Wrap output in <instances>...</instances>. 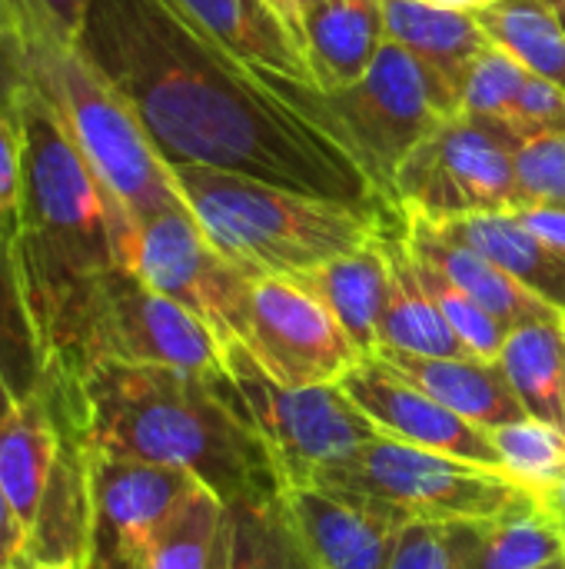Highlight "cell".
Returning a JSON list of instances; mask_svg holds the SVG:
<instances>
[{
	"label": "cell",
	"instance_id": "5",
	"mask_svg": "<svg viewBox=\"0 0 565 569\" xmlns=\"http://www.w3.org/2000/svg\"><path fill=\"white\" fill-rule=\"evenodd\" d=\"M256 73L280 100L340 140L390 203L393 177L406 153L463 110L460 90L433 63L396 40H383L370 70L340 90H320L273 70Z\"/></svg>",
	"mask_w": 565,
	"mask_h": 569
},
{
	"label": "cell",
	"instance_id": "22",
	"mask_svg": "<svg viewBox=\"0 0 565 569\" xmlns=\"http://www.w3.org/2000/svg\"><path fill=\"white\" fill-rule=\"evenodd\" d=\"M210 569H320L300 540L283 493H246L223 507V527Z\"/></svg>",
	"mask_w": 565,
	"mask_h": 569
},
{
	"label": "cell",
	"instance_id": "23",
	"mask_svg": "<svg viewBox=\"0 0 565 569\" xmlns=\"http://www.w3.org/2000/svg\"><path fill=\"white\" fill-rule=\"evenodd\" d=\"M383 250L390 260V300L380 320V347L416 357H473L456 330L446 323L433 297L423 290L413 253L403 240V227H386Z\"/></svg>",
	"mask_w": 565,
	"mask_h": 569
},
{
	"label": "cell",
	"instance_id": "9",
	"mask_svg": "<svg viewBox=\"0 0 565 569\" xmlns=\"http://www.w3.org/2000/svg\"><path fill=\"white\" fill-rule=\"evenodd\" d=\"M223 377L236 407L263 440L280 487L316 483L380 437L340 383L283 387L243 343L223 347Z\"/></svg>",
	"mask_w": 565,
	"mask_h": 569
},
{
	"label": "cell",
	"instance_id": "17",
	"mask_svg": "<svg viewBox=\"0 0 565 569\" xmlns=\"http://www.w3.org/2000/svg\"><path fill=\"white\" fill-rule=\"evenodd\" d=\"M403 220H406L403 240H406L410 253L416 260L436 267L440 273H446L460 290H466L506 330H516L526 323H543V320H565L559 307H553L549 300H543L539 293L523 287L516 277H509L503 267H496L473 247L446 237L440 227H433L430 220H423L416 213H403Z\"/></svg>",
	"mask_w": 565,
	"mask_h": 569
},
{
	"label": "cell",
	"instance_id": "11",
	"mask_svg": "<svg viewBox=\"0 0 565 569\" xmlns=\"http://www.w3.org/2000/svg\"><path fill=\"white\" fill-rule=\"evenodd\" d=\"M93 363H153L220 377L223 347L186 307L153 290L130 267H113L93 287L70 353L50 370L77 373Z\"/></svg>",
	"mask_w": 565,
	"mask_h": 569
},
{
	"label": "cell",
	"instance_id": "21",
	"mask_svg": "<svg viewBox=\"0 0 565 569\" xmlns=\"http://www.w3.org/2000/svg\"><path fill=\"white\" fill-rule=\"evenodd\" d=\"M310 297H316L343 333L356 343L363 357H373L380 347V320L390 300V260L383 250V237L373 247L336 257L316 270L293 277Z\"/></svg>",
	"mask_w": 565,
	"mask_h": 569
},
{
	"label": "cell",
	"instance_id": "12",
	"mask_svg": "<svg viewBox=\"0 0 565 569\" xmlns=\"http://www.w3.org/2000/svg\"><path fill=\"white\" fill-rule=\"evenodd\" d=\"M127 267L153 290L200 317L220 347L243 343L250 323L253 277L233 267L200 230L186 207L163 210L137 223Z\"/></svg>",
	"mask_w": 565,
	"mask_h": 569
},
{
	"label": "cell",
	"instance_id": "33",
	"mask_svg": "<svg viewBox=\"0 0 565 569\" xmlns=\"http://www.w3.org/2000/svg\"><path fill=\"white\" fill-rule=\"evenodd\" d=\"M473 523H406L386 569H470Z\"/></svg>",
	"mask_w": 565,
	"mask_h": 569
},
{
	"label": "cell",
	"instance_id": "43",
	"mask_svg": "<svg viewBox=\"0 0 565 569\" xmlns=\"http://www.w3.org/2000/svg\"><path fill=\"white\" fill-rule=\"evenodd\" d=\"M10 7L17 10V17H20V23H23V30H27V37H30V47L40 43V40H47V37H53L50 27H47V20H43V13L37 10L33 0H10ZM53 40H57V37H53Z\"/></svg>",
	"mask_w": 565,
	"mask_h": 569
},
{
	"label": "cell",
	"instance_id": "38",
	"mask_svg": "<svg viewBox=\"0 0 565 569\" xmlns=\"http://www.w3.org/2000/svg\"><path fill=\"white\" fill-rule=\"evenodd\" d=\"M23 193V133L13 113L0 110V233L10 240L17 230Z\"/></svg>",
	"mask_w": 565,
	"mask_h": 569
},
{
	"label": "cell",
	"instance_id": "15",
	"mask_svg": "<svg viewBox=\"0 0 565 569\" xmlns=\"http://www.w3.org/2000/svg\"><path fill=\"white\" fill-rule=\"evenodd\" d=\"M340 387L383 437L500 470V453L483 427L426 397L380 357H363Z\"/></svg>",
	"mask_w": 565,
	"mask_h": 569
},
{
	"label": "cell",
	"instance_id": "1",
	"mask_svg": "<svg viewBox=\"0 0 565 569\" xmlns=\"http://www.w3.org/2000/svg\"><path fill=\"white\" fill-rule=\"evenodd\" d=\"M73 50L127 100L160 157L363 210L393 207L363 163L163 0H87Z\"/></svg>",
	"mask_w": 565,
	"mask_h": 569
},
{
	"label": "cell",
	"instance_id": "30",
	"mask_svg": "<svg viewBox=\"0 0 565 569\" xmlns=\"http://www.w3.org/2000/svg\"><path fill=\"white\" fill-rule=\"evenodd\" d=\"M226 500L216 497L206 483H193L183 500L163 520L147 569H210L216 557V540L223 527Z\"/></svg>",
	"mask_w": 565,
	"mask_h": 569
},
{
	"label": "cell",
	"instance_id": "52",
	"mask_svg": "<svg viewBox=\"0 0 565 569\" xmlns=\"http://www.w3.org/2000/svg\"><path fill=\"white\" fill-rule=\"evenodd\" d=\"M483 3H490V0H483ZM483 3H480V7H483Z\"/></svg>",
	"mask_w": 565,
	"mask_h": 569
},
{
	"label": "cell",
	"instance_id": "6",
	"mask_svg": "<svg viewBox=\"0 0 565 569\" xmlns=\"http://www.w3.org/2000/svg\"><path fill=\"white\" fill-rule=\"evenodd\" d=\"M0 487L23 527L27 567L83 569L90 447L63 387L50 373L40 393L0 420Z\"/></svg>",
	"mask_w": 565,
	"mask_h": 569
},
{
	"label": "cell",
	"instance_id": "46",
	"mask_svg": "<svg viewBox=\"0 0 565 569\" xmlns=\"http://www.w3.org/2000/svg\"><path fill=\"white\" fill-rule=\"evenodd\" d=\"M316 3H323V0H300V10L306 13V10H310V7H316Z\"/></svg>",
	"mask_w": 565,
	"mask_h": 569
},
{
	"label": "cell",
	"instance_id": "26",
	"mask_svg": "<svg viewBox=\"0 0 565 569\" xmlns=\"http://www.w3.org/2000/svg\"><path fill=\"white\" fill-rule=\"evenodd\" d=\"M486 40L565 90V23L549 0H490L473 10Z\"/></svg>",
	"mask_w": 565,
	"mask_h": 569
},
{
	"label": "cell",
	"instance_id": "37",
	"mask_svg": "<svg viewBox=\"0 0 565 569\" xmlns=\"http://www.w3.org/2000/svg\"><path fill=\"white\" fill-rule=\"evenodd\" d=\"M506 120L516 127L523 140L565 130V90L539 73H529Z\"/></svg>",
	"mask_w": 565,
	"mask_h": 569
},
{
	"label": "cell",
	"instance_id": "49",
	"mask_svg": "<svg viewBox=\"0 0 565 569\" xmlns=\"http://www.w3.org/2000/svg\"><path fill=\"white\" fill-rule=\"evenodd\" d=\"M17 569H43V567H27V563H20V567Z\"/></svg>",
	"mask_w": 565,
	"mask_h": 569
},
{
	"label": "cell",
	"instance_id": "51",
	"mask_svg": "<svg viewBox=\"0 0 565 569\" xmlns=\"http://www.w3.org/2000/svg\"><path fill=\"white\" fill-rule=\"evenodd\" d=\"M549 3H556V7H559V3H565V0H549Z\"/></svg>",
	"mask_w": 565,
	"mask_h": 569
},
{
	"label": "cell",
	"instance_id": "50",
	"mask_svg": "<svg viewBox=\"0 0 565 569\" xmlns=\"http://www.w3.org/2000/svg\"><path fill=\"white\" fill-rule=\"evenodd\" d=\"M563 430H565V397H563Z\"/></svg>",
	"mask_w": 565,
	"mask_h": 569
},
{
	"label": "cell",
	"instance_id": "16",
	"mask_svg": "<svg viewBox=\"0 0 565 569\" xmlns=\"http://www.w3.org/2000/svg\"><path fill=\"white\" fill-rule=\"evenodd\" d=\"M280 493L320 569H386L396 537L406 527L390 510L323 483H296Z\"/></svg>",
	"mask_w": 565,
	"mask_h": 569
},
{
	"label": "cell",
	"instance_id": "32",
	"mask_svg": "<svg viewBox=\"0 0 565 569\" xmlns=\"http://www.w3.org/2000/svg\"><path fill=\"white\" fill-rule=\"evenodd\" d=\"M413 263H416V277H420L423 290L433 297V303L440 307L446 323L456 330V337L466 343V350L473 357L496 360L506 337H509V330L493 313H486L466 290H460L446 273H440L436 267H430V263H423L416 257H413Z\"/></svg>",
	"mask_w": 565,
	"mask_h": 569
},
{
	"label": "cell",
	"instance_id": "10",
	"mask_svg": "<svg viewBox=\"0 0 565 569\" xmlns=\"http://www.w3.org/2000/svg\"><path fill=\"white\" fill-rule=\"evenodd\" d=\"M519 143L506 117L460 110L406 153L393 177V203L433 223L513 210L526 203L516 177Z\"/></svg>",
	"mask_w": 565,
	"mask_h": 569
},
{
	"label": "cell",
	"instance_id": "42",
	"mask_svg": "<svg viewBox=\"0 0 565 569\" xmlns=\"http://www.w3.org/2000/svg\"><path fill=\"white\" fill-rule=\"evenodd\" d=\"M536 510H539L546 520H553V523L565 533V473L553 483V487H546L543 493H536Z\"/></svg>",
	"mask_w": 565,
	"mask_h": 569
},
{
	"label": "cell",
	"instance_id": "40",
	"mask_svg": "<svg viewBox=\"0 0 565 569\" xmlns=\"http://www.w3.org/2000/svg\"><path fill=\"white\" fill-rule=\"evenodd\" d=\"M33 3H37V10L43 13L50 33H53L57 40H63V43H73L87 0H33Z\"/></svg>",
	"mask_w": 565,
	"mask_h": 569
},
{
	"label": "cell",
	"instance_id": "41",
	"mask_svg": "<svg viewBox=\"0 0 565 569\" xmlns=\"http://www.w3.org/2000/svg\"><path fill=\"white\" fill-rule=\"evenodd\" d=\"M23 547H27L23 527H20V520H17V513H13V507H10V500H7V493L0 487V569L20 567L23 563Z\"/></svg>",
	"mask_w": 565,
	"mask_h": 569
},
{
	"label": "cell",
	"instance_id": "35",
	"mask_svg": "<svg viewBox=\"0 0 565 569\" xmlns=\"http://www.w3.org/2000/svg\"><path fill=\"white\" fill-rule=\"evenodd\" d=\"M516 177L526 203L565 207V130L523 140L516 150Z\"/></svg>",
	"mask_w": 565,
	"mask_h": 569
},
{
	"label": "cell",
	"instance_id": "3",
	"mask_svg": "<svg viewBox=\"0 0 565 569\" xmlns=\"http://www.w3.org/2000/svg\"><path fill=\"white\" fill-rule=\"evenodd\" d=\"M17 123L23 133V193L10 243L53 367L70 353L97 280L127 267L137 227L100 187L37 87L23 93Z\"/></svg>",
	"mask_w": 565,
	"mask_h": 569
},
{
	"label": "cell",
	"instance_id": "45",
	"mask_svg": "<svg viewBox=\"0 0 565 569\" xmlns=\"http://www.w3.org/2000/svg\"><path fill=\"white\" fill-rule=\"evenodd\" d=\"M13 407H17V397L10 393V387H7V380L0 373V420H7L13 413Z\"/></svg>",
	"mask_w": 565,
	"mask_h": 569
},
{
	"label": "cell",
	"instance_id": "25",
	"mask_svg": "<svg viewBox=\"0 0 565 569\" xmlns=\"http://www.w3.org/2000/svg\"><path fill=\"white\" fill-rule=\"evenodd\" d=\"M383 17L386 40H396L433 63L456 90H463L470 67L490 47L473 10L433 0H383Z\"/></svg>",
	"mask_w": 565,
	"mask_h": 569
},
{
	"label": "cell",
	"instance_id": "13",
	"mask_svg": "<svg viewBox=\"0 0 565 569\" xmlns=\"http://www.w3.org/2000/svg\"><path fill=\"white\" fill-rule=\"evenodd\" d=\"M243 347L283 387H330L363 360L333 313L283 277L253 280Z\"/></svg>",
	"mask_w": 565,
	"mask_h": 569
},
{
	"label": "cell",
	"instance_id": "44",
	"mask_svg": "<svg viewBox=\"0 0 565 569\" xmlns=\"http://www.w3.org/2000/svg\"><path fill=\"white\" fill-rule=\"evenodd\" d=\"M280 20H283V27L296 37V43L303 47V53H306V43H303V10H300V0H263Z\"/></svg>",
	"mask_w": 565,
	"mask_h": 569
},
{
	"label": "cell",
	"instance_id": "4",
	"mask_svg": "<svg viewBox=\"0 0 565 569\" xmlns=\"http://www.w3.org/2000/svg\"><path fill=\"white\" fill-rule=\"evenodd\" d=\"M170 173L206 240L253 280H293L373 247L386 233V220L400 213L306 197L200 163H173Z\"/></svg>",
	"mask_w": 565,
	"mask_h": 569
},
{
	"label": "cell",
	"instance_id": "19",
	"mask_svg": "<svg viewBox=\"0 0 565 569\" xmlns=\"http://www.w3.org/2000/svg\"><path fill=\"white\" fill-rule=\"evenodd\" d=\"M193 30L253 70H273L316 87L303 47L263 0H163Z\"/></svg>",
	"mask_w": 565,
	"mask_h": 569
},
{
	"label": "cell",
	"instance_id": "24",
	"mask_svg": "<svg viewBox=\"0 0 565 569\" xmlns=\"http://www.w3.org/2000/svg\"><path fill=\"white\" fill-rule=\"evenodd\" d=\"M433 227L473 247L476 253L503 267L509 277H516L523 287H529L533 293H539L543 300H549L565 313V257L546 247L536 233H529L509 210L440 220Z\"/></svg>",
	"mask_w": 565,
	"mask_h": 569
},
{
	"label": "cell",
	"instance_id": "29",
	"mask_svg": "<svg viewBox=\"0 0 565 569\" xmlns=\"http://www.w3.org/2000/svg\"><path fill=\"white\" fill-rule=\"evenodd\" d=\"M565 557V533L536 507L470 527V569H543Z\"/></svg>",
	"mask_w": 565,
	"mask_h": 569
},
{
	"label": "cell",
	"instance_id": "14",
	"mask_svg": "<svg viewBox=\"0 0 565 569\" xmlns=\"http://www.w3.org/2000/svg\"><path fill=\"white\" fill-rule=\"evenodd\" d=\"M196 477L90 450V533L83 569H147L150 547Z\"/></svg>",
	"mask_w": 565,
	"mask_h": 569
},
{
	"label": "cell",
	"instance_id": "20",
	"mask_svg": "<svg viewBox=\"0 0 565 569\" xmlns=\"http://www.w3.org/2000/svg\"><path fill=\"white\" fill-rule=\"evenodd\" d=\"M386 40L383 0H323L303 13L306 63L320 90L356 83Z\"/></svg>",
	"mask_w": 565,
	"mask_h": 569
},
{
	"label": "cell",
	"instance_id": "27",
	"mask_svg": "<svg viewBox=\"0 0 565 569\" xmlns=\"http://www.w3.org/2000/svg\"><path fill=\"white\" fill-rule=\"evenodd\" d=\"M496 360L526 413L563 427L565 320H543L509 330Z\"/></svg>",
	"mask_w": 565,
	"mask_h": 569
},
{
	"label": "cell",
	"instance_id": "47",
	"mask_svg": "<svg viewBox=\"0 0 565 569\" xmlns=\"http://www.w3.org/2000/svg\"><path fill=\"white\" fill-rule=\"evenodd\" d=\"M543 569H565V557L563 560H556V563H549V567H543Z\"/></svg>",
	"mask_w": 565,
	"mask_h": 569
},
{
	"label": "cell",
	"instance_id": "36",
	"mask_svg": "<svg viewBox=\"0 0 565 569\" xmlns=\"http://www.w3.org/2000/svg\"><path fill=\"white\" fill-rule=\"evenodd\" d=\"M30 87V37L10 0H0V110L17 117V107Z\"/></svg>",
	"mask_w": 565,
	"mask_h": 569
},
{
	"label": "cell",
	"instance_id": "18",
	"mask_svg": "<svg viewBox=\"0 0 565 569\" xmlns=\"http://www.w3.org/2000/svg\"><path fill=\"white\" fill-rule=\"evenodd\" d=\"M373 357H380L386 367H393L400 377H406L426 397H433L446 410L460 413L463 420L483 427L486 433L496 427H506L513 420L529 417L526 407L519 403L506 370L500 367V360L416 357V353L386 350V347H380Z\"/></svg>",
	"mask_w": 565,
	"mask_h": 569
},
{
	"label": "cell",
	"instance_id": "34",
	"mask_svg": "<svg viewBox=\"0 0 565 569\" xmlns=\"http://www.w3.org/2000/svg\"><path fill=\"white\" fill-rule=\"evenodd\" d=\"M529 70L500 47H486L463 80V110L476 117H506L526 83Z\"/></svg>",
	"mask_w": 565,
	"mask_h": 569
},
{
	"label": "cell",
	"instance_id": "39",
	"mask_svg": "<svg viewBox=\"0 0 565 569\" xmlns=\"http://www.w3.org/2000/svg\"><path fill=\"white\" fill-rule=\"evenodd\" d=\"M529 233H536L546 247L565 257V207H546V203H519L509 210Z\"/></svg>",
	"mask_w": 565,
	"mask_h": 569
},
{
	"label": "cell",
	"instance_id": "28",
	"mask_svg": "<svg viewBox=\"0 0 565 569\" xmlns=\"http://www.w3.org/2000/svg\"><path fill=\"white\" fill-rule=\"evenodd\" d=\"M47 370L50 363L27 307L13 243L0 233V373L17 403H23L40 393Z\"/></svg>",
	"mask_w": 565,
	"mask_h": 569
},
{
	"label": "cell",
	"instance_id": "31",
	"mask_svg": "<svg viewBox=\"0 0 565 569\" xmlns=\"http://www.w3.org/2000/svg\"><path fill=\"white\" fill-rule=\"evenodd\" d=\"M490 437L500 453V470L533 497L565 473V430L559 423L523 417L490 430Z\"/></svg>",
	"mask_w": 565,
	"mask_h": 569
},
{
	"label": "cell",
	"instance_id": "7",
	"mask_svg": "<svg viewBox=\"0 0 565 569\" xmlns=\"http://www.w3.org/2000/svg\"><path fill=\"white\" fill-rule=\"evenodd\" d=\"M30 80L47 97L80 157L113 197V203L137 223L186 207L170 163L160 157L127 100L63 40H40L30 47Z\"/></svg>",
	"mask_w": 565,
	"mask_h": 569
},
{
	"label": "cell",
	"instance_id": "8",
	"mask_svg": "<svg viewBox=\"0 0 565 569\" xmlns=\"http://www.w3.org/2000/svg\"><path fill=\"white\" fill-rule=\"evenodd\" d=\"M316 483L383 507L403 523H490L536 507V497L496 467L410 447L383 433Z\"/></svg>",
	"mask_w": 565,
	"mask_h": 569
},
{
	"label": "cell",
	"instance_id": "2",
	"mask_svg": "<svg viewBox=\"0 0 565 569\" xmlns=\"http://www.w3.org/2000/svg\"><path fill=\"white\" fill-rule=\"evenodd\" d=\"M47 373L63 387L93 453L183 470L223 500L283 490L223 373L203 377L153 363Z\"/></svg>",
	"mask_w": 565,
	"mask_h": 569
},
{
	"label": "cell",
	"instance_id": "48",
	"mask_svg": "<svg viewBox=\"0 0 565 569\" xmlns=\"http://www.w3.org/2000/svg\"><path fill=\"white\" fill-rule=\"evenodd\" d=\"M559 17H563V23H565V3H559Z\"/></svg>",
	"mask_w": 565,
	"mask_h": 569
}]
</instances>
